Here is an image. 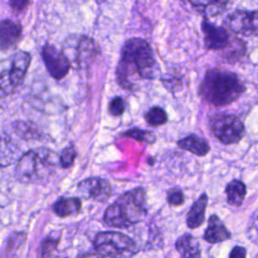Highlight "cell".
<instances>
[{"label": "cell", "mask_w": 258, "mask_h": 258, "mask_svg": "<svg viewBox=\"0 0 258 258\" xmlns=\"http://www.w3.org/2000/svg\"><path fill=\"white\" fill-rule=\"evenodd\" d=\"M225 24L235 33L258 36V10L235 11L226 18Z\"/></svg>", "instance_id": "obj_10"}, {"label": "cell", "mask_w": 258, "mask_h": 258, "mask_svg": "<svg viewBox=\"0 0 258 258\" xmlns=\"http://www.w3.org/2000/svg\"><path fill=\"white\" fill-rule=\"evenodd\" d=\"M145 121L150 126H160L167 122V114L166 112L158 106L151 107L145 114H144Z\"/></svg>", "instance_id": "obj_21"}, {"label": "cell", "mask_w": 258, "mask_h": 258, "mask_svg": "<svg viewBox=\"0 0 258 258\" xmlns=\"http://www.w3.org/2000/svg\"><path fill=\"white\" fill-rule=\"evenodd\" d=\"M177 145L181 149L189 151L199 156H204L210 151V146L208 142L204 138L196 134H190L186 137L179 139L177 141Z\"/></svg>", "instance_id": "obj_15"}, {"label": "cell", "mask_w": 258, "mask_h": 258, "mask_svg": "<svg viewBox=\"0 0 258 258\" xmlns=\"http://www.w3.org/2000/svg\"><path fill=\"white\" fill-rule=\"evenodd\" d=\"M77 156V151L74 145L67 146L59 155V164L62 168H69L73 165Z\"/></svg>", "instance_id": "obj_24"}, {"label": "cell", "mask_w": 258, "mask_h": 258, "mask_svg": "<svg viewBox=\"0 0 258 258\" xmlns=\"http://www.w3.org/2000/svg\"><path fill=\"white\" fill-rule=\"evenodd\" d=\"M59 157L48 148L27 151L17 162L15 176L23 183H39L55 170Z\"/></svg>", "instance_id": "obj_4"}, {"label": "cell", "mask_w": 258, "mask_h": 258, "mask_svg": "<svg viewBox=\"0 0 258 258\" xmlns=\"http://www.w3.org/2000/svg\"><path fill=\"white\" fill-rule=\"evenodd\" d=\"M227 49V59H237L241 55L244 54L246 47L245 43L240 39H235L233 41H230L229 45L225 48Z\"/></svg>", "instance_id": "obj_23"}, {"label": "cell", "mask_w": 258, "mask_h": 258, "mask_svg": "<svg viewBox=\"0 0 258 258\" xmlns=\"http://www.w3.org/2000/svg\"><path fill=\"white\" fill-rule=\"evenodd\" d=\"M40 54L50 77L55 80H61L68 75L72 66L62 51L51 44L45 43L41 47Z\"/></svg>", "instance_id": "obj_9"}, {"label": "cell", "mask_w": 258, "mask_h": 258, "mask_svg": "<svg viewBox=\"0 0 258 258\" xmlns=\"http://www.w3.org/2000/svg\"><path fill=\"white\" fill-rule=\"evenodd\" d=\"M94 246L100 255L109 258H132L138 252L131 238L117 232L99 233L95 237Z\"/></svg>", "instance_id": "obj_7"}, {"label": "cell", "mask_w": 258, "mask_h": 258, "mask_svg": "<svg viewBox=\"0 0 258 258\" xmlns=\"http://www.w3.org/2000/svg\"><path fill=\"white\" fill-rule=\"evenodd\" d=\"M175 247L182 258H200L201 251L199 243L189 234H184L179 237L175 243Z\"/></svg>", "instance_id": "obj_16"}, {"label": "cell", "mask_w": 258, "mask_h": 258, "mask_svg": "<svg viewBox=\"0 0 258 258\" xmlns=\"http://www.w3.org/2000/svg\"><path fill=\"white\" fill-rule=\"evenodd\" d=\"M96 1H98V2H102V1H104V0H96Z\"/></svg>", "instance_id": "obj_30"}, {"label": "cell", "mask_w": 258, "mask_h": 258, "mask_svg": "<svg viewBox=\"0 0 258 258\" xmlns=\"http://www.w3.org/2000/svg\"><path fill=\"white\" fill-rule=\"evenodd\" d=\"M78 258H102V256L99 254H94V253H86V254L79 256Z\"/></svg>", "instance_id": "obj_29"}, {"label": "cell", "mask_w": 258, "mask_h": 258, "mask_svg": "<svg viewBox=\"0 0 258 258\" xmlns=\"http://www.w3.org/2000/svg\"><path fill=\"white\" fill-rule=\"evenodd\" d=\"M122 136H126V137H130L132 139H135L137 141H140V142H145L147 144H152L155 139H156V136L154 135L153 132L151 131H147V130H142L140 128H131L127 131H125Z\"/></svg>", "instance_id": "obj_22"}, {"label": "cell", "mask_w": 258, "mask_h": 258, "mask_svg": "<svg viewBox=\"0 0 258 258\" xmlns=\"http://www.w3.org/2000/svg\"><path fill=\"white\" fill-rule=\"evenodd\" d=\"M210 127L214 135L225 144L236 143L244 135V125L235 115H214L210 119Z\"/></svg>", "instance_id": "obj_8"}, {"label": "cell", "mask_w": 258, "mask_h": 258, "mask_svg": "<svg viewBox=\"0 0 258 258\" xmlns=\"http://www.w3.org/2000/svg\"><path fill=\"white\" fill-rule=\"evenodd\" d=\"M30 59L28 52L18 50L1 61L0 93L2 98L13 94L23 83Z\"/></svg>", "instance_id": "obj_5"}, {"label": "cell", "mask_w": 258, "mask_h": 258, "mask_svg": "<svg viewBox=\"0 0 258 258\" xmlns=\"http://www.w3.org/2000/svg\"><path fill=\"white\" fill-rule=\"evenodd\" d=\"M230 238V233L217 216H212L205 232L204 239L209 243H219Z\"/></svg>", "instance_id": "obj_14"}, {"label": "cell", "mask_w": 258, "mask_h": 258, "mask_svg": "<svg viewBox=\"0 0 258 258\" xmlns=\"http://www.w3.org/2000/svg\"><path fill=\"white\" fill-rule=\"evenodd\" d=\"M125 111V101L122 97H114L109 103V112L114 117L121 116Z\"/></svg>", "instance_id": "obj_25"}, {"label": "cell", "mask_w": 258, "mask_h": 258, "mask_svg": "<svg viewBox=\"0 0 258 258\" xmlns=\"http://www.w3.org/2000/svg\"><path fill=\"white\" fill-rule=\"evenodd\" d=\"M230 258H246V250L243 247H234L231 251Z\"/></svg>", "instance_id": "obj_28"}, {"label": "cell", "mask_w": 258, "mask_h": 258, "mask_svg": "<svg viewBox=\"0 0 258 258\" xmlns=\"http://www.w3.org/2000/svg\"><path fill=\"white\" fill-rule=\"evenodd\" d=\"M62 52L71 66L77 70H85L95 61L100 53L98 43L90 36L73 34L67 37L62 45Z\"/></svg>", "instance_id": "obj_6"}, {"label": "cell", "mask_w": 258, "mask_h": 258, "mask_svg": "<svg viewBox=\"0 0 258 258\" xmlns=\"http://www.w3.org/2000/svg\"><path fill=\"white\" fill-rule=\"evenodd\" d=\"M158 73V63L147 40L133 37L124 42L116 69L117 83L122 89L133 91L137 82L153 80Z\"/></svg>", "instance_id": "obj_1"}, {"label": "cell", "mask_w": 258, "mask_h": 258, "mask_svg": "<svg viewBox=\"0 0 258 258\" xmlns=\"http://www.w3.org/2000/svg\"><path fill=\"white\" fill-rule=\"evenodd\" d=\"M78 189L83 197L99 202L106 201L111 195L110 183L100 177H90L82 180L78 185Z\"/></svg>", "instance_id": "obj_12"}, {"label": "cell", "mask_w": 258, "mask_h": 258, "mask_svg": "<svg viewBox=\"0 0 258 258\" xmlns=\"http://www.w3.org/2000/svg\"><path fill=\"white\" fill-rule=\"evenodd\" d=\"M202 31L204 33V43L208 49L224 50L231 41L227 29L217 26L207 19L202 22Z\"/></svg>", "instance_id": "obj_11"}, {"label": "cell", "mask_w": 258, "mask_h": 258, "mask_svg": "<svg viewBox=\"0 0 258 258\" xmlns=\"http://www.w3.org/2000/svg\"><path fill=\"white\" fill-rule=\"evenodd\" d=\"M29 2H30V0H9L10 7L15 12L23 11L27 7Z\"/></svg>", "instance_id": "obj_27"}, {"label": "cell", "mask_w": 258, "mask_h": 258, "mask_svg": "<svg viewBox=\"0 0 258 258\" xmlns=\"http://www.w3.org/2000/svg\"><path fill=\"white\" fill-rule=\"evenodd\" d=\"M61 258H62V257H61Z\"/></svg>", "instance_id": "obj_31"}, {"label": "cell", "mask_w": 258, "mask_h": 258, "mask_svg": "<svg viewBox=\"0 0 258 258\" xmlns=\"http://www.w3.org/2000/svg\"><path fill=\"white\" fill-rule=\"evenodd\" d=\"M21 25L10 19H3L0 25V44L1 50L5 51L12 48L21 37Z\"/></svg>", "instance_id": "obj_13"}, {"label": "cell", "mask_w": 258, "mask_h": 258, "mask_svg": "<svg viewBox=\"0 0 258 258\" xmlns=\"http://www.w3.org/2000/svg\"><path fill=\"white\" fill-rule=\"evenodd\" d=\"M245 89L234 73L213 69L206 73L200 86V95L204 101L220 107L237 100Z\"/></svg>", "instance_id": "obj_2"}, {"label": "cell", "mask_w": 258, "mask_h": 258, "mask_svg": "<svg viewBox=\"0 0 258 258\" xmlns=\"http://www.w3.org/2000/svg\"><path fill=\"white\" fill-rule=\"evenodd\" d=\"M146 213L145 191L142 188H134L108 207L104 222L110 227L127 228L143 220Z\"/></svg>", "instance_id": "obj_3"}, {"label": "cell", "mask_w": 258, "mask_h": 258, "mask_svg": "<svg viewBox=\"0 0 258 258\" xmlns=\"http://www.w3.org/2000/svg\"><path fill=\"white\" fill-rule=\"evenodd\" d=\"M227 200L233 206H240L246 195L245 184L240 180H233L226 187Z\"/></svg>", "instance_id": "obj_19"}, {"label": "cell", "mask_w": 258, "mask_h": 258, "mask_svg": "<svg viewBox=\"0 0 258 258\" xmlns=\"http://www.w3.org/2000/svg\"><path fill=\"white\" fill-rule=\"evenodd\" d=\"M81 205L79 198H60L53 204L52 210L58 217L63 218L79 213Z\"/></svg>", "instance_id": "obj_18"}, {"label": "cell", "mask_w": 258, "mask_h": 258, "mask_svg": "<svg viewBox=\"0 0 258 258\" xmlns=\"http://www.w3.org/2000/svg\"><path fill=\"white\" fill-rule=\"evenodd\" d=\"M184 197L180 189L172 188L167 194V202L170 206H179L183 203Z\"/></svg>", "instance_id": "obj_26"}, {"label": "cell", "mask_w": 258, "mask_h": 258, "mask_svg": "<svg viewBox=\"0 0 258 258\" xmlns=\"http://www.w3.org/2000/svg\"><path fill=\"white\" fill-rule=\"evenodd\" d=\"M208 204L207 195H202L197 202L191 206L189 213L187 215L186 224L188 228L195 229L201 226L205 220V211Z\"/></svg>", "instance_id": "obj_17"}, {"label": "cell", "mask_w": 258, "mask_h": 258, "mask_svg": "<svg viewBox=\"0 0 258 258\" xmlns=\"http://www.w3.org/2000/svg\"><path fill=\"white\" fill-rule=\"evenodd\" d=\"M191 5L201 12L215 15L225 5L224 0H188Z\"/></svg>", "instance_id": "obj_20"}]
</instances>
